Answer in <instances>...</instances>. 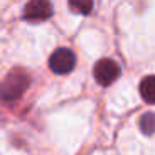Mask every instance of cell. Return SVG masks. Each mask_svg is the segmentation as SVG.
<instances>
[{
    "label": "cell",
    "mask_w": 155,
    "mask_h": 155,
    "mask_svg": "<svg viewBox=\"0 0 155 155\" xmlns=\"http://www.w3.org/2000/svg\"><path fill=\"white\" fill-rule=\"evenodd\" d=\"M30 78L25 72L22 70H14L7 75L0 84V98L5 102H14L20 98L28 88Z\"/></svg>",
    "instance_id": "1"
},
{
    "label": "cell",
    "mask_w": 155,
    "mask_h": 155,
    "mask_svg": "<svg viewBox=\"0 0 155 155\" xmlns=\"http://www.w3.org/2000/svg\"><path fill=\"white\" fill-rule=\"evenodd\" d=\"M52 12L50 0H30L24 8V18L32 24H40L52 17Z\"/></svg>",
    "instance_id": "2"
},
{
    "label": "cell",
    "mask_w": 155,
    "mask_h": 155,
    "mask_svg": "<svg viewBox=\"0 0 155 155\" xmlns=\"http://www.w3.org/2000/svg\"><path fill=\"white\" fill-rule=\"evenodd\" d=\"M48 65H50L52 72H55L58 75L70 74L75 67V55L70 48H58L52 54Z\"/></svg>",
    "instance_id": "3"
},
{
    "label": "cell",
    "mask_w": 155,
    "mask_h": 155,
    "mask_svg": "<svg viewBox=\"0 0 155 155\" xmlns=\"http://www.w3.org/2000/svg\"><path fill=\"white\" fill-rule=\"evenodd\" d=\"M120 75V67L112 58H102L94 67V77L100 85H110Z\"/></svg>",
    "instance_id": "4"
},
{
    "label": "cell",
    "mask_w": 155,
    "mask_h": 155,
    "mask_svg": "<svg viewBox=\"0 0 155 155\" xmlns=\"http://www.w3.org/2000/svg\"><path fill=\"white\" fill-rule=\"evenodd\" d=\"M140 95L147 104H155V75H148L140 82Z\"/></svg>",
    "instance_id": "5"
},
{
    "label": "cell",
    "mask_w": 155,
    "mask_h": 155,
    "mask_svg": "<svg viewBox=\"0 0 155 155\" xmlns=\"http://www.w3.org/2000/svg\"><path fill=\"white\" fill-rule=\"evenodd\" d=\"M68 5L75 14L88 15L94 8V0H68Z\"/></svg>",
    "instance_id": "6"
},
{
    "label": "cell",
    "mask_w": 155,
    "mask_h": 155,
    "mask_svg": "<svg viewBox=\"0 0 155 155\" xmlns=\"http://www.w3.org/2000/svg\"><path fill=\"white\" fill-rule=\"evenodd\" d=\"M138 124H140V130L143 132L145 135L155 134V114L148 112V114L142 115V118H140Z\"/></svg>",
    "instance_id": "7"
}]
</instances>
